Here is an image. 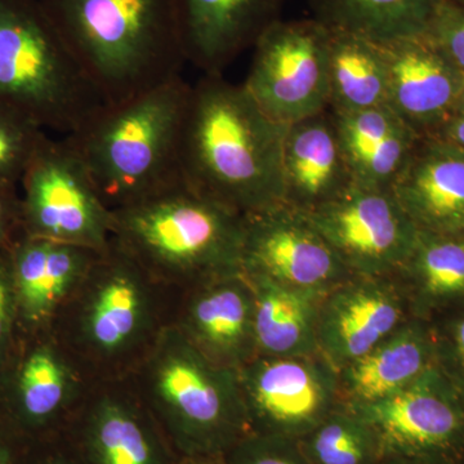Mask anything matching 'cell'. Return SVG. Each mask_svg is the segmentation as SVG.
Instances as JSON below:
<instances>
[{"mask_svg": "<svg viewBox=\"0 0 464 464\" xmlns=\"http://www.w3.org/2000/svg\"><path fill=\"white\" fill-rule=\"evenodd\" d=\"M286 125L258 108L244 85L204 75L192 87L183 121L182 181L240 215L284 203Z\"/></svg>", "mask_w": 464, "mask_h": 464, "instance_id": "6da1fadb", "label": "cell"}, {"mask_svg": "<svg viewBox=\"0 0 464 464\" xmlns=\"http://www.w3.org/2000/svg\"><path fill=\"white\" fill-rule=\"evenodd\" d=\"M105 103L179 76L186 61L177 0H41Z\"/></svg>", "mask_w": 464, "mask_h": 464, "instance_id": "7a4b0ae2", "label": "cell"}, {"mask_svg": "<svg viewBox=\"0 0 464 464\" xmlns=\"http://www.w3.org/2000/svg\"><path fill=\"white\" fill-rule=\"evenodd\" d=\"M168 288L114 243L67 301L52 333L92 381L130 377L170 326Z\"/></svg>", "mask_w": 464, "mask_h": 464, "instance_id": "3957f363", "label": "cell"}, {"mask_svg": "<svg viewBox=\"0 0 464 464\" xmlns=\"http://www.w3.org/2000/svg\"><path fill=\"white\" fill-rule=\"evenodd\" d=\"M190 91L177 76L103 103L65 136L111 212L182 182L179 146Z\"/></svg>", "mask_w": 464, "mask_h": 464, "instance_id": "277c9868", "label": "cell"}, {"mask_svg": "<svg viewBox=\"0 0 464 464\" xmlns=\"http://www.w3.org/2000/svg\"><path fill=\"white\" fill-rule=\"evenodd\" d=\"M112 243L168 288L243 273L244 216L185 182L112 212Z\"/></svg>", "mask_w": 464, "mask_h": 464, "instance_id": "5b68a950", "label": "cell"}, {"mask_svg": "<svg viewBox=\"0 0 464 464\" xmlns=\"http://www.w3.org/2000/svg\"><path fill=\"white\" fill-rule=\"evenodd\" d=\"M130 380L185 462L221 460L250 433L237 372L208 360L172 326Z\"/></svg>", "mask_w": 464, "mask_h": 464, "instance_id": "8992f818", "label": "cell"}, {"mask_svg": "<svg viewBox=\"0 0 464 464\" xmlns=\"http://www.w3.org/2000/svg\"><path fill=\"white\" fill-rule=\"evenodd\" d=\"M0 103L66 136L105 103L41 0H0Z\"/></svg>", "mask_w": 464, "mask_h": 464, "instance_id": "52a82bcc", "label": "cell"}, {"mask_svg": "<svg viewBox=\"0 0 464 464\" xmlns=\"http://www.w3.org/2000/svg\"><path fill=\"white\" fill-rule=\"evenodd\" d=\"M92 383L53 333L18 332L0 369V424L25 444L61 435Z\"/></svg>", "mask_w": 464, "mask_h": 464, "instance_id": "ba28073f", "label": "cell"}, {"mask_svg": "<svg viewBox=\"0 0 464 464\" xmlns=\"http://www.w3.org/2000/svg\"><path fill=\"white\" fill-rule=\"evenodd\" d=\"M20 185L25 234L99 252L111 246L112 212L66 139L45 136Z\"/></svg>", "mask_w": 464, "mask_h": 464, "instance_id": "9c48e42d", "label": "cell"}, {"mask_svg": "<svg viewBox=\"0 0 464 464\" xmlns=\"http://www.w3.org/2000/svg\"><path fill=\"white\" fill-rule=\"evenodd\" d=\"M329 41L313 17L280 18L259 36L243 85L268 118L289 125L329 109Z\"/></svg>", "mask_w": 464, "mask_h": 464, "instance_id": "30bf717a", "label": "cell"}, {"mask_svg": "<svg viewBox=\"0 0 464 464\" xmlns=\"http://www.w3.org/2000/svg\"><path fill=\"white\" fill-rule=\"evenodd\" d=\"M249 431L299 440L340 404L338 371L322 353L256 356L237 371Z\"/></svg>", "mask_w": 464, "mask_h": 464, "instance_id": "8fae6325", "label": "cell"}, {"mask_svg": "<svg viewBox=\"0 0 464 464\" xmlns=\"http://www.w3.org/2000/svg\"><path fill=\"white\" fill-rule=\"evenodd\" d=\"M353 409L384 456L464 463V392L436 362L393 395Z\"/></svg>", "mask_w": 464, "mask_h": 464, "instance_id": "7c38bea8", "label": "cell"}, {"mask_svg": "<svg viewBox=\"0 0 464 464\" xmlns=\"http://www.w3.org/2000/svg\"><path fill=\"white\" fill-rule=\"evenodd\" d=\"M307 216L350 273L364 276L398 274L420 232L391 188L355 182Z\"/></svg>", "mask_w": 464, "mask_h": 464, "instance_id": "4fadbf2b", "label": "cell"}, {"mask_svg": "<svg viewBox=\"0 0 464 464\" xmlns=\"http://www.w3.org/2000/svg\"><path fill=\"white\" fill-rule=\"evenodd\" d=\"M241 270L317 298L353 276L307 213L286 203L244 216Z\"/></svg>", "mask_w": 464, "mask_h": 464, "instance_id": "5bb4252c", "label": "cell"}, {"mask_svg": "<svg viewBox=\"0 0 464 464\" xmlns=\"http://www.w3.org/2000/svg\"><path fill=\"white\" fill-rule=\"evenodd\" d=\"M84 464H183L130 377L96 381L65 430Z\"/></svg>", "mask_w": 464, "mask_h": 464, "instance_id": "9a60e30c", "label": "cell"}, {"mask_svg": "<svg viewBox=\"0 0 464 464\" xmlns=\"http://www.w3.org/2000/svg\"><path fill=\"white\" fill-rule=\"evenodd\" d=\"M411 319L396 275H353L320 299V353L340 369L369 353Z\"/></svg>", "mask_w": 464, "mask_h": 464, "instance_id": "2e32d148", "label": "cell"}, {"mask_svg": "<svg viewBox=\"0 0 464 464\" xmlns=\"http://www.w3.org/2000/svg\"><path fill=\"white\" fill-rule=\"evenodd\" d=\"M170 326L201 355L231 371L257 356L255 295L243 273L176 289Z\"/></svg>", "mask_w": 464, "mask_h": 464, "instance_id": "e0dca14e", "label": "cell"}, {"mask_svg": "<svg viewBox=\"0 0 464 464\" xmlns=\"http://www.w3.org/2000/svg\"><path fill=\"white\" fill-rule=\"evenodd\" d=\"M387 70V100L420 137L432 136L464 94V76L429 34L378 43Z\"/></svg>", "mask_w": 464, "mask_h": 464, "instance_id": "ac0fdd59", "label": "cell"}, {"mask_svg": "<svg viewBox=\"0 0 464 464\" xmlns=\"http://www.w3.org/2000/svg\"><path fill=\"white\" fill-rule=\"evenodd\" d=\"M5 250L21 333L52 332L58 314L103 253L23 230Z\"/></svg>", "mask_w": 464, "mask_h": 464, "instance_id": "d6986e66", "label": "cell"}, {"mask_svg": "<svg viewBox=\"0 0 464 464\" xmlns=\"http://www.w3.org/2000/svg\"><path fill=\"white\" fill-rule=\"evenodd\" d=\"M186 61L222 75L282 18L284 0H177Z\"/></svg>", "mask_w": 464, "mask_h": 464, "instance_id": "ffe728a7", "label": "cell"}, {"mask_svg": "<svg viewBox=\"0 0 464 464\" xmlns=\"http://www.w3.org/2000/svg\"><path fill=\"white\" fill-rule=\"evenodd\" d=\"M391 190L418 230L464 235V149L422 137Z\"/></svg>", "mask_w": 464, "mask_h": 464, "instance_id": "44dd1931", "label": "cell"}, {"mask_svg": "<svg viewBox=\"0 0 464 464\" xmlns=\"http://www.w3.org/2000/svg\"><path fill=\"white\" fill-rule=\"evenodd\" d=\"M282 174L284 203L306 213L353 185L331 110L286 125Z\"/></svg>", "mask_w": 464, "mask_h": 464, "instance_id": "7402d4cb", "label": "cell"}, {"mask_svg": "<svg viewBox=\"0 0 464 464\" xmlns=\"http://www.w3.org/2000/svg\"><path fill=\"white\" fill-rule=\"evenodd\" d=\"M436 362L431 323L405 325L338 371L340 404L357 408L404 389Z\"/></svg>", "mask_w": 464, "mask_h": 464, "instance_id": "603a6c76", "label": "cell"}, {"mask_svg": "<svg viewBox=\"0 0 464 464\" xmlns=\"http://www.w3.org/2000/svg\"><path fill=\"white\" fill-rule=\"evenodd\" d=\"M331 112L353 182L392 188L422 137L387 105Z\"/></svg>", "mask_w": 464, "mask_h": 464, "instance_id": "cb8c5ba5", "label": "cell"}, {"mask_svg": "<svg viewBox=\"0 0 464 464\" xmlns=\"http://www.w3.org/2000/svg\"><path fill=\"white\" fill-rule=\"evenodd\" d=\"M396 276L414 319L433 323L464 310V235L418 232Z\"/></svg>", "mask_w": 464, "mask_h": 464, "instance_id": "d4e9b609", "label": "cell"}, {"mask_svg": "<svg viewBox=\"0 0 464 464\" xmlns=\"http://www.w3.org/2000/svg\"><path fill=\"white\" fill-rule=\"evenodd\" d=\"M255 295L257 356L293 357L320 353L315 295L286 288L261 276H248Z\"/></svg>", "mask_w": 464, "mask_h": 464, "instance_id": "484cf974", "label": "cell"}, {"mask_svg": "<svg viewBox=\"0 0 464 464\" xmlns=\"http://www.w3.org/2000/svg\"><path fill=\"white\" fill-rule=\"evenodd\" d=\"M314 20L331 32L375 43L429 33L441 0H307Z\"/></svg>", "mask_w": 464, "mask_h": 464, "instance_id": "4316f807", "label": "cell"}, {"mask_svg": "<svg viewBox=\"0 0 464 464\" xmlns=\"http://www.w3.org/2000/svg\"><path fill=\"white\" fill-rule=\"evenodd\" d=\"M328 83L333 112L386 105L387 70L381 45L355 34L331 32Z\"/></svg>", "mask_w": 464, "mask_h": 464, "instance_id": "83f0119b", "label": "cell"}, {"mask_svg": "<svg viewBox=\"0 0 464 464\" xmlns=\"http://www.w3.org/2000/svg\"><path fill=\"white\" fill-rule=\"evenodd\" d=\"M298 442L313 464H380L384 456L373 427L342 404Z\"/></svg>", "mask_w": 464, "mask_h": 464, "instance_id": "f1b7e54d", "label": "cell"}, {"mask_svg": "<svg viewBox=\"0 0 464 464\" xmlns=\"http://www.w3.org/2000/svg\"><path fill=\"white\" fill-rule=\"evenodd\" d=\"M45 136L29 116L0 103V185H20Z\"/></svg>", "mask_w": 464, "mask_h": 464, "instance_id": "f546056e", "label": "cell"}, {"mask_svg": "<svg viewBox=\"0 0 464 464\" xmlns=\"http://www.w3.org/2000/svg\"><path fill=\"white\" fill-rule=\"evenodd\" d=\"M222 464H313L298 440L249 433L228 450Z\"/></svg>", "mask_w": 464, "mask_h": 464, "instance_id": "4dcf8cb0", "label": "cell"}, {"mask_svg": "<svg viewBox=\"0 0 464 464\" xmlns=\"http://www.w3.org/2000/svg\"><path fill=\"white\" fill-rule=\"evenodd\" d=\"M436 364L464 392V310L431 323Z\"/></svg>", "mask_w": 464, "mask_h": 464, "instance_id": "1f68e13d", "label": "cell"}, {"mask_svg": "<svg viewBox=\"0 0 464 464\" xmlns=\"http://www.w3.org/2000/svg\"><path fill=\"white\" fill-rule=\"evenodd\" d=\"M427 34L464 76V5L441 0Z\"/></svg>", "mask_w": 464, "mask_h": 464, "instance_id": "d6a6232c", "label": "cell"}, {"mask_svg": "<svg viewBox=\"0 0 464 464\" xmlns=\"http://www.w3.org/2000/svg\"><path fill=\"white\" fill-rule=\"evenodd\" d=\"M18 334L16 304L12 285L7 250L0 252V369L16 342Z\"/></svg>", "mask_w": 464, "mask_h": 464, "instance_id": "836d02e7", "label": "cell"}, {"mask_svg": "<svg viewBox=\"0 0 464 464\" xmlns=\"http://www.w3.org/2000/svg\"><path fill=\"white\" fill-rule=\"evenodd\" d=\"M20 464H84L65 433L29 442L24 448Z\"/></svg>", "mask_w": 464, "mask_h": 464, "instance_id": "e575fe53", "label": "cell"}, {"mask_svg": "<svg viewBox=\"0 0 464 464\" xmlns=\"http://www.w3.org/2000/svg\"><path fill=\"white\" fill-rule=\"evenodd\" d=\"M23 230L21 195L17 185H0V252Z\"/></svg>", "mask_w": 464, "mask_h": 464, "instance_id": "d590c367", "label": "cell"}, {"mask_svg": "<svg viewBox=\"0 0 464 464\" xmlns=\"http://www.w3.org/2000/svg\"><path fill=\"white\" fill-rule=\"evenodd\" d=\"M430 137L464 149V94L445 119L444 123Z\"/></svg>", "mask_w": 464, "mask_h": 464, "instance_id": "8d00e7d4", "label": "cell"}, {"mask_svg": "<svg viewBox=\"0 0 464 464\" xmlns=\"http://www.w3.org/2000/svg\"><path fill=\"white\" fill-rule=\"evenodd\" d=\"M25 445L0 424V464H20Z\"/></svg>", "mask_w": 464, "mask_h": 464, "instance_id": "74e56055", "label": "cell"}, {"mask_svg": "<svg viewBox=\"0 0 464 464\" xmlns=\"http://www.w3.org/2000/svg\"><path fill=\"white\" fill-rule=\"evenodd\" d=\"M380 464H464V463L444 462V460L418 459V458L392 456V454H387V456H383V458H382Z\"/></svg>", "mask_w": 464, "mask_h": 464, "instance_id": "f35d334b", "label": "cell"}, {"mask_svg": "<svg viewBox=\"0 0 464 464\" xmlns=\"http://www.w3.org/2000/svg\"><path fill=\"white\" fill-rule=\"evenodd\" d=\"M183 464H222L221 460H190V462H183Z\"/></svg>", "mask_w": 464, "mask_h": 464, "instance_id": "ab89813d", "label": "cell"}, {"mask_svg": "<svg viewBox=\"0 0 464 464\" xmlns=\"http://www.w3.org/2000/svg\"><path fill=\"white\" fill-rule=\"evenodd\" d=\"M449 2L457 3V5H464V0H449Z\"/></svg>", "mask_w": 464, "mask_h": 464, "instance_id": "60d3db41", "label": "cell"}]
</instances>
